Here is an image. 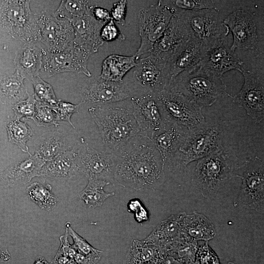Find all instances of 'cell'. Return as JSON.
I'll list each match as a JSON object with an SVG mask.
<instances>
[{
    "label": "cell",
    "mask_w": 264,
    "mask_h": 264,
    "mask_svg": "<svg viewBox=\"0 0 264 264\" xmlns=\"http://www.w3.org/2000/svg\"><path fill=\"white\" fill-rule=\"evenodd\" d=\"M114 179L120 185L135 190L155 189L164 181V163L151 139L129 140L121 147Z\"/></svg>",
    "instance_id": "obj_1"
},
{
    "label": "cell",
    "mask_w": 264,
    "mask_h": 264,
    "mask_svg": "<svg viewBox=\"0 0 264 264\" xmlns=\"http://www.w3.org/2000/svg\"><path fill=\"white\" fill-rule=\"evenodd\" d=\"M166 87L181 93L201 108L210 106L219 98L230 95L222 77L199 64L178 74Z\"/></svg>",
    "instance_id": "obj_2"
},
{
    "label": "cell",
    "mask_w": 264,
    "mask_h": 264,
    "mask_svg": "<svg viewBox=\"0 0 264 264\" xmlns=\"http://www.w3.org/2000/svg\"><path fill=\"white\" fill-rule=\"evenodd\" d=\"M239 167L235 153L223 148L198 160L194 174L196 187L203 197L215 198L227 181L236 176Z\"/></svg>",
    "instance_id": "obj_3"
},
{
    "label": "cell",
    "mask_w": 264,
    "mask_h": 264,
    "mask_svg": "<svg viewBox=\"0 0 264 264\" xmlns=\"http://www.w3.org/2000/svg\"><path fill=\"white\" fill-rule=\"evenodd\" d=\"M88 111L103 143L110 149H119L141 132L132 114L126 109L96 106Z\"/></svg>",
    "instance_id": "obj_4"
},
{
    "label": "cell",
    "mask_w": 264,
    "mask_h": 264,
    "mask_svg": "<svg viewBox=\"0 0 264 264\" xmlns=\"http://www.w3.org/2000/svg\"><path fill=\"white\" fill-rule=\"evenodd\" d=\"M176 10V14L185 24L191 38L199 43L203 52L229 33L216 8L197 11Z\"/></svg>",
    "instance_id": "obj_5"
},
{
    "label": "cell",
    "mask_w": 264,
    "mask_h": 264,
    "mask_svg": "<svg viewBox=\"0 0 264 264\" xmlns=\"http://www.w3.org/2000/svg\"><path fill=\"white\" fill-rule=\"evenodd\" d=\"M222 134L219 125L205 123L200 127L189 131L184 142L172 158L175 159L176 165L180 168L186 167L190 162L223 148Z\"/></svg>",
    "instance_id": "obj_6"
},
{
    "label": "cell",
    "mask_w": 264,
    "mask_h": 264,
    "mask_svg": "<svg viewBox=\"0 0 264 264\" xmlns=\"http://www.w3.org/2000/svg\"><path fill=\"white\" fill-rule=\"evenodd\" d=\"M176 10L165 1L140 10L138 14L140 45L134 55L136 60L143 54L150 53L156 42L167 29Z\"/></svg>",
    "instance_id": "obj_7"
},
{
    "label": "cell",
    "mask_w": 264,
    "mask_h": 264,
    "mask_svg": "<svg viewBox=\"0 0 264 264\" xmlns=\"http://www.w3.org/2000/svg\"><path fill=\"white\" fill-rule=\"evenodd\" d=\"M34 20L35 43L43 44L46 51L59 52L72 44L74 32L69 21L47 10L34 13Z\"/></svg>",
    "instance_id": "obj_8"
},
{
    "label": "cell",
    "mask_w": 264,
    "mask_h": 264,
    "mask_svg": "<svg viewBox=\"0 0 264 264\" xmlns=\"http://www.w3.org/2000/svg\"><path fill=\"white\" fill-rule=\"evenodd\" d=\"M166 120L189 131L205 123L201 108L181 93L166 87L155 95Z\"/></svg>",
    "instance_id": "obj_9"
},
{
    "label": "cell",
    "mask_w": 264,
    "mask_h": 264,
    "mask_svg": "<svg viewBox=\"0 0 264 264\" xmlns=\"http://www.w3.org/2000/svg\"><path fill=\"white\" fill-rule=\"evenodd\" d=\"M29 0L0 1V27L24 43H35L34 13Z\"/></svg>",
    "instance_id": "obj_10"
},
{
    "label": "cell",
    "mask_w": 264,
    "mask_h": 264,
    "mask_svg": "<svg viewBox=\"0 0 264 264\" xmlns=\"http://www.w3.org/2000/svg\"><path fill=\"white\" fill-rule=\"evenodd\" d=\"M241 174L236 176L242 180L239 202L244 208L264 213V166L261 159L255 156L239 167Z\"/></svg>",
    "instance_id": "obj_11"
},
{
    "label": "cell",
    "mask_w": 264,
    "mask_h": 264,
    "mask_svg": "<svg viewBox=\"0 0 264 264\" xmlns=\"http://www.w3.org/2000/svg\"><path fill=\"white\" fill-rule=\"evenodd\" d=\"M89 56L73 43L59 52H49L45 50L40 72L45 78L65 72L83 73L90 77L91 74L87 68Z\"/></svg>",
    "instance_id": "obj_12"
},
{
    "label": "cell",
    "mask_w": 264,
    "mask_h": 264,
    "mask_svg": "<svg viewBox=\"0 0 264 264\" xmlns=\"http://www.w3.org/2000/svg\"><path fill=\"white\" fill-rule=\"evenodd\" d=\"M241 73L244 77L241 89L234 96H229L238 106L243 108L253 120L260 123L264 117L263 77L244 69Z\"/></svg>",
    "instance_id": "obj_13"
},
{
    "label": "cell",
    "mask_w": 264,
    "mask_h": 264,
    "mask_svg": "<svg viewBox=\"0 0 264 264\" xmlns=\"http://www.w3.org/2000/svg\"><path fill=\"white\" fill-rule=\"evenodd\" d=\"M224 24L232 33L233 42L230 48L256 49L258 42L256 22L253 15L248 11L238 9L224 19Z\"/></svg>",
    "instance_id": "obj_14"
},
{
    "label": "cell",
    "mask_w": 264,
    "mask_h": 264,
    "mask_svg": "<svg viewBox=\"0 0 264 264\" xmlns=\"http://www.w3.org/2000/svg\"><path fill=\"white\" fill-rule=\"evenodd\" d=\"M135 67L133 72L135 81L154 95L162 91L170 83L166 62L152 53L140 59Z\"/></svg>",
    "instance_id": "obj_15"
},
{
    "label": "cell",
    "mask_w": 264,
    "mask_h": 264,
    "mask_svg": "<svg viewBox=\"0 0 264 264\" xmlns=\"http://www.w3.org/2000/svg\"><path fill=\"white\" fill-rule=\"evenodd\" d=\"M243 62L231 50L225 38L218 41L205 50L199 65L204 68L221 77L226 72L243 70Z\"/></svg>",
    "instance_id": "obj_16"
},
{
    "label": "cell",
    "mask_w": 264,
    "mask_h": 264,
    "mask_svg": "<svg viewBox=\"0 0 264 264\" xmlns=\"http://www.w3.org/2000/svg\"><path fill=\"white\" fill-rule=\"evenodd\" d=\"M83 102L106 104L125 100L129 97L128 89L123 82H115L101 78H91L81 90Z\"/></svg>",
    "instance_id": "obj_17"
},
{
    "label": "cell",
    "mask_w": 264,
    "mask_h": 264,
    "mask_svg": "<svg viewBox=\"0 0 264 264\" xmlns=\"http://www.w3.org/2000/svg\"><path fill=\"white\" fill-rule=\"evenodd\" d=\"M132 115L141 132L152 133L162 129L167 120L165 118L156 96L153 93L132 98Z\"/></svg>",
    "instance_id": "obj_18"
},
{
    "label": "cell",
    "mask_w": 264,
    "mask_h": 264,
    "mask_svg": "<svg viewBox=\"0 0 264 264\" xmlns=\"http://www.w3.org/2000/svg\"><path fill=\"white\" fill-rule=\"evenodd\" d=\"M70 22L74 32L73 44L89 56L97 52L104 43L100 32L106 23L95 19L89 11L85 16Z\"/></svg>",
    "instance_id": "obj_19"
},
{
    "label": "cell",
    "mask_w": 264,
    "mask_h": 264,
    "mask_svg": "<svg viewBox=\"0 0 264 264\" xmlns=\"http://www.w3.org/2000/svg\"><path fill=\"white\" fill-rule=\"evenodd\" d=\"M83 149L82 147H74L46 162L40 170L39 176L70 179L84 172L81 162Z\"/></svg>",
    "instance_id": "obj_20"
},
{
    "label": "cell",
    "mask_w": 264,
    "mask_h": 264,
    "mask_svg": "<svg viewBox=\"0 0 264 264\" xmlns=\"http://www.w3.org/2000/svg\"><path fill=\"white\" fill-rule=\"evenodd\" d=\"M190 38L185 24L175 14L162 36L154 44L150 53L166 63L176 51Z\"/></svg>",
    "instance_id": "obj_21"
},
{
    "label": "cell",
    "mask_w": 264,
    "mask_h": 264,
    "mask_svg": "<svg viewBox=\"0 0 264 264\" xmlns=\"http://www.w3.org/2000/svg\"><path fill=\"white\" fill-rule=\"evenodd\" d=\"M189 132L185 128L167 121L162 129L152 133L150 139L164 164L176 152Z\"/></svg>",
    "instance_id": "obj_22"
},
{
    "label": "cell",
    "mask_w": 264,
    "mask_h": 264,
    "mask_svg": "<svg viewBox=\"0 0 264 264\" xmlns=\"http://www.w3.org/2000/svg\"><path fill=\"white\" fill-rule=\"evenodd\" d=\"M203 54L201 44L190 38L166 62V68L170 82L181 72L198 65Z\"/></svg>",
    "instance_id": "obj_23"
},
{
    "label": "cell",
    "mask_w": 264,
    "mask_h": 264,
    "mask_svg": "<svg viewBox=\"0 0 264 264\" xmlns=\"http://www.w3.org/2000/svg\"><path fill=\"white\" fill-rule=\"evenodd\" d=\"M81 162L84 172L89 176L102 179L114 178L116 164L111 154H103L93 148L83 147Z\"/></svg>",
    "instance_id": "obj_24"
},
{
    "label": "cell",
    "mask_w": 264,
    "mask_h": 264,
    "mask_svg": "<svg viewBox=\"0 0 264 264\" xmlns=\"http://www.w3.org/2000/svg\"><path fill=\"white\" fill-rule=\"evenodd\" d=\"M184 212L174 214L161 221L144 240L149 244L161 248L179 241L186 235L182 228Z\"/></svg>",
    "instance_id": "obj_25"
},
{
    "label": "cell",
    "mask_w": 264,
    "mask_h": 264,
    "mask_svg": "<svg viewBox=\"0 0 264 264\" xmlns=\"http://www.w3.org/2000/svg\"><path fill=\"white\" fill-rule=\"evenodd\" d=\"M45 49L37 43H24L17 51L14 63L16 70L24 79L39 75Z\"/></svg>",
    "instance_id": "obj_26"
},
{
    "label": "cell",
    "mask_w": 264,
    "mask_h": 264,
    "mask_svg": "<svg viewBox=\"0 0 264 264\" xmlns=\"http://www.w3.org/2000/svg\"><path fill=\"white\" fill-rule=\"evenodd\" d=\"M45 162L35 154L14 166L2 172L0 177L6 184L15 186L26 184L39 176L40 170Z\"/></svg>",
    "instance_id": "obj_27"
},
{
    "label": "cell",
    "mask_w": 264,
    "mask_h": 264,
    "mask_svg": "<svg viewBox=\"0 0 264 264\" xmlns=\"http://www.w3.org/2000/svg\"><path fill=\"white\" fill-rule=\"evenodd\" d=\"M135 55L124 56L111 54L106 57L102 64L99 77L105 80L115 82H123L126 74L136 66Z\"/></svg>",
    "instance_id": "obj_28"
},
{
    "label": "cell",
    "mask_w": 264,
    "mask_h": 264,
    "mask_svg": "<svg viewBox=\"0 0 264 264\" xmlns=\"http://www.w3.org/2000/svg\"><path fill=\"white\" fill-rule=\"evenodd\" d=\"M184 234L195 241L208 242L216 236V231L212 223L204 215L193 213L185 214L182 222Z\"/></svg>",
    "instance_id": "obj_29"
},
{
    "label": "cell",
    "mask_w": 264,
    "mask_h": 264,
    "mask_svg": "<svg viewBox=\"0 0 264 264\" xmlns=\"http://www.w3.org/2000/svg\"><path fill=\"white\" fill-rule=\"evenodd\" d=\"M64 135L55 131L44 135L35 154L45 162L71 149Z\"/></svg>",
    "instance_id": "obj_30"
},
{
    "label": "cell",
    "mask_w": 264,
    "mask_h": 264,
    "mask_svg": "<svg viewBox=\"0 0 264 264\" xmlns=\"http://www.w3.org/2000/svg\"><path fill=\"white\" fill-rule=\"evenodd\" d=\"M159 255V248L144 240L133 239L124 260V264H141L156 262Z\"/></svg>",
    "instance_id": "obj_31"
},
{
    "label": "cell",
    "mask_w": 264,
    "mask_h": 264,
    "mask_svg": "<svg viewBox=\"0 0 264 264\" xmlns=\"http://www.w3.org/2000/svg\"><path fill=\"white\" fill-rule=\"evenodd\" d=\"M109 184L107 181L89 176L88 184L79 197L89 208L100 207L107 198L114 195V192L104 190V187Z\"/></svg>",
    "instance_id": "obj_32"
},
{
    "label": "cell",
    "mask_w": 264,
    "mask_h": 264,
    "mask_svg": "<svg viewBox=\"0 0 264 264\" xmlns=\"http://www.w3.org/2000/svg\"><path fill=\"white\" fill-rule=\"evenodd\" d=\"M26 190L29 199L42 209L50 211L57 205L58 199L50 184L35 182L28 186Z\"/></svg>",
    "instance_id": "obj_33"
},
{
    "label": "cell",
    "mask_w": 264,
    "mask_h": 264,
    "mask_svg": "<svg viewBox=\"0 0 264 264\" xmlns=\"http://www.w3.org/2000/svg\"><path fill=\"white\" fill-rule=\"evenodd\" d=\"M24 79L17 71L11 75L0 78V93L10 101L18 102L24 97L27 92Z\"/></svg>",
    "instance_id": "obj_34"
},
{
    "label": "cell",
    "mask_w": 264,
    "mask_h": 264,
    "mask_svg": "<svg viewBox=\"0 0 264 264\" xmlns=\"http://www.w3.org/2000/svg\"><path fill=\"white\" fill-rule=\"evenodd\" d=\"M9 140L23 152L30 153L27 142L32 135V130L25 122L15 118L10 121L7 127Z\"/></svg>",
    "instance_id": "obj_35"
},
{
    "label": "cell",
    "mask_w": 264,
    "mask_h": 264,
    "mask_svg": "<svg viewBox=\"0 0 264 264\" xmlns=\"http://www.w3.org/2000/svg\"><path fill=\"white\" fill-rule=\"evenodd\" d=\"M90 5L88 0H64L54 13L60 19L70 21L87 14Z\"/></svg>",
    "instance_id": "obj_36"
},
{
    "label": "cell",
    "mask_w": 264,
    "mask_h": 264,
    "mask_svg": "<svg viewBox=\"0 0 264 264\" xmlns=\"http://www.w3.org/2000/svg\"><path fill=\"white\" fill-rule=\"evenodd\" d=\"M31 79L36 101L53 107L56 106L59 100L56 98L52 86L44 81L40 75H36Z\"/></svg>",
    "instance_id": "obj_37"
},
{
    "label": "cell",
    "mask_w": 264,
    "mask_h": 264,
    "mask_svg": "<svg viewBox=\"0 0 264 264\" xmlns=\"http://www.w3.org/2000/svg\"><path fill=\"white\" fill-rule=\"evenodd\" d=\"M38 126L47 127L54 125H59L57 110L55 107L36 102L35 114L32 119Z\"/></svg>",
    "instance_id": "obj_38"
},
{
    "label": "cell",
    "mask_w": 264,
    "mask_h": 264,
    "mask_svg": "<svg viewBox=\"0 0 264 264\" xmlns=\"http://www.w3.org/2000/svg\"><path fill=\"white\" fill-rule=\"evenodd\" d=\"M27 98L25 100H21L15 103L13 109L16 118L20 119L22 118L33 119L35 110L36 100L33 94L30 95L27 91Z\"/></svg>",
    "instance_id": "obj_39"
},
{
    "label": "cell",
    "mask_w": 264,
    "mask_h": 264,
    "mask_svg": "<svg viewBox=\"0 0 264 264\" xmlns=\"http://www.w3.org/2000/svg\"><path fill=\"white\" fill-rule=\"evenodd\" d=\"M169 2L176 10L197 11L205 9L216 8L214 2L210 0H176Z\"/></svg>",
    "instance_id": "obj_40"
},
{
    "label": "cell",
    "mask_w": 264,
    "mask_h": 264,
    "mask_svg": "<svg viewBox=\"0 0 264 264\" xmlns=\"http://www.w3.org/2000/svg\"><path fill=\"white\" fill-rule=\"evenodd\" d=\"M66 231L73 241L72 244L78 253L84 255H89L98 252L99 250L93 247L84 238L76 232L71 226L70 222L65 224Z\"/></svg>",
    "instance_id": "obj_41"
},
{
    "label": "cell",
    "mask_w": 264,
    "mask_h": 264,
    "mask_svg": "<svg viewBox=\"0 0 264 264\" xmlns=\"http://www.w3.org/2000/svg\"><path fill=\"white\" fill-rule=\"evenodd\" d=\"M194 264H221L213 250L209 247L208 242L198 247L195 256Z\"/></svg>",
    "instance_id": "obj_42"
},
{
    "label": "cell",
    "mask_w": 264,
    "mask_h": 264,
    "mask_svg": "<svg viewBox=\"0 0 264 264\" xmlns=\"http://www.w3.org/2000/svg\"><path fill=\"white\" fill-rule=\"evenodd\" d=\"M80 106V104H73L59 100L55 106L59 120L66 121L75 128L70 118L73 113L78 112Z\"/></svg>",
    "instance_id": "obj_43"
},
{
    "label": "cell",
    "mask_w": 264,
    "mask_h": 264,
    "mask_svg": "<svg viewBox=\"0 0 264 264\" xmlns=\"http://www.w3.org/2000/svg\"><path fill=\"white\" fill-rule=\"evenodd\" d=\"M100 36L104 42H111L115 40L123 41L124 35L115 25L112 19L107 22L102 28Z\"/></svg>",
    "instance_id": "obj_44"
},
{
    "label": "cell",
    "mask_w": 264,
    "mask_h": 264,
    "mask_svg": "<svg viewBox=\"0 0 264 264\" xmlns=\"http://www.w3.org/2000/svg\"><path fill=\"white\" fill-rule=\"evenodd\" d=\"M127 10V0H119L115 2L110 12L112 19L122 25H125Z\"/></svg>",
    "instance_id": "obj_45"
},
{
    "label": "cell",
    "mask_w": 264,
    "mask_h": 264,
    "mask_svg": "<svg viewBox=\"0 0 264 264\" xmlns=\"http://www.w3.org/2000/svg\"><path fill=\"white\" fill-rule=\"evenodd\" d=\"M103 251L98 252L89 255H84L77 252L74 257L75 264H97L101 260Z\"/></svg>",
    "instance_id": "obj_46"
},
{
    "label": "cell",
    "mask_w": 264,
    "mask_h": 264,
    "mask_svg": "<svg viewBox=\"0 0 264 264\" xmlns=\"http://www.w3.org/2000/svg\"><path fill=\"white\" fill-rule=\"evenodd\" d=\"M68 234L66 231L65 233L60 237V245L57 252L68 256L74 259V257L77 253L76 250L70 244L68 239Z\"/></svg>",
    "instance_id": "obj_47"
},
{
    "label": "cell",
    "mask_w": 264,
    "mask_h": 264,
    "mask_svg": "<svg viewBox=\"0 0 264 264\" xmlns=\"http://www.w3.org/2000/svg\"><path fill=\"white\" fill-rule=\"evenodd\" d=\"M89 11L97 21L106 23L112 19L110 12L107 9L97 5H90Z\"/></svg>",
    "instance_id": "obj_48"
},
{
    "label": "cell",
    "mask_w": 264,
    "mask_h": 264,
    "mask_svg": "<svg viewBox=\"0 0 264 264\" xmlns=\"http://www.w3.org/2000/svg\"><path fill=\"white\" fill-rule=\"evenodd\" d=\"M133 213L135 220L138 223L143 222L149 219L148 212L143 204L137 208Z\"/></svg>",
    "instance_id": "obj_49"
},
{
    "label": "cell",
    "mask_w": 264,
    "mask_h": 264,
    "mask_svg": "<svg viewBox=\"0 0 264 264\" xmlns=\"http://www.w3.org/2000/svg\"><path fill=\"white\" fill-rule=\"evenodd\" d=\"M50 264H75V263L73 259L57 252Z\"/></svg>",
    "instance_id": "obj_50"
},
{
    "label": "cell",
    "mask_w": 264,
    "mask_h": 264,
    "mask_svg": "<svg viewBox=\"0 0 264 264\" xmlns=\"http://www.w3.org/2000/svg\"><path fill=\"white\" fill-rule=\"evenodd\" d=\"M10 257V254L6 248L0 247V264L8 261Z\"/></svg>",
    "instance_id": "obj_51"
},
{
    "label": "cell",
    "mask_w": 264,
    "mask_h": 264,
    "mask_svg": "<svg viewBox=\"0 0 264 264\" xmlns=\"http://www.w3.org/2000/svg\"><path fill=\"white\" fill-rule=\"evenodd\" d=\"M34 264H50L44 257L42 256H38L35 260Z\"/></svg>",
    "instance_id": "obj_52"
},
{
    "label": "cell",
    "mask_w": 264,
    "mask_h": 264,
    "mask_svg": "<svg viewBox=\"0 0 264 264\" xmlns=\"http://www.w3.org/2000/svg\"><path fill=\"white\" fill-rule=\"evenodd\" d=\"M141 264H155V263L154 262H146Z\"/></svg>",
    "instance_id": "obj_53"
},
{
    "label": "cell",
    "mask_w": 264,
    "mask_h": 264,
    "mask_svg": "<svg viewBox=\"0 0 264 264\" xmlns=\"http://www.w3.org/2000/svg\"><path fill=\"white\" fill-rule=\"evenodd\" d=\"M228 264H233L232 263H228Z\"/></svg>",
    "instance_id": "obj_54"
}]
</instances>
